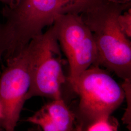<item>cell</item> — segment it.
Segmentation results:
<instances>
[{
    "instance_id": "obj_1",
    "label": "cell",
    "mask_w": 131,
    "mask_h": 131,
    "mask_svg": "<svg viewBox=\"0 0 131 131\" xmlns=\"http://www.w3.org/2000/svg\"><path fill=\"white\" fill-rule=\"evenodd\" d=\"M103 0L81 15L93 34L98 52V65L124 81L131 78V43L120 27L119 15L131 6Z\"/></svg>"
},
{
    "instance_id": "obj_2",
    "label": "cell",
    "mask_w": 131,
    "mask_h": 131,
    "mask_svg": "<svg viewBox=\"0 0 131 131\" xmlns=\"http://www.w3.org/2000/svg\"><path fill=\"white\" fill-rule=\"evenodd\" d=\"M69 84L79 97L76 131H84L97 118L111 115L125 98L123 87L99 66H91Z\"/></svg>"
},
{
    "instance_id": "obj_3",
    "label": "cell",
    "mask_w": 131,
    "mask_h": 131,
    "mask_svg": "<svg viewBox=\"0 0 131 131\" xmlns=\"http://www.w3.org/2000/svg\"><path fill=\"white\" fill-rule=\"evenodd\" d=\"M61 0H13L2 13L8 37L7 61L16 56L29 42L54 24L62 13Z\"/></svg>"
},
{
    "instance_id": "obj_4",
    "label": "cell",
    "mask_w": 131,
    "mask_h": 131,
    "mask_svg": "<svg viewBox=\"0 0 131 131\" xmlns=\"http://www.w3.org/2000/svg\"><path fill=\"white\" fill-rule=\"evenodd\" d=\"M31 52V83L26 101L35 96L62 98L64 73L60 45L52 26L28 44Z\"/></svg>"
},
{
    "instance_id": "obj_5",
    "label": "cell",
    "mask_w": 131,
    "mask_h": 131,
    "mask_svg": "<svg viewBox=\"0 0 131 131\" xmlns=\"http://www.w3.org/2000/svg\"><path fill=\"white\" fill-rule=\"evenodd\" d=\"M52 26L69 64L68 83L76 79L91 66H98L93 34L80 14H60Z\"/></svg>"
},
{
    "instance_id": "obj_6",
    "label": "cell",
    "mask_w": 131,
    "mask_h": 131,
    "mask_svg": "<svg viewBox=\"0 0 131 131\" xmlns=\"http://www.w3.org/2000/svg\"><path fill=\"white\" fill-rule=\"evenodd\" d=\"M7 61L0 78V103L6 131H14L31 83V52L28 44Z\"/></svg>"
},
{
    "instance_id": "obj_7",
    "label": "cell",
    "mask_w": 131,
    "mask_h": 131,
    "mask_svg": "<svg viewBox=\"0 0 131 131\" xmlns=\"http://www.w3.org/2000/svg\"><path fill=\"white\" fill-rule=\"evenodd\" d=\"M27 121L40 127L43 131L76 130V117L63 99L52 100L43 106Z\"/></svg>"
},
{
    "instance_id": "obj_8",
    "label": "cell",
    "mask_w": 131,
    "mask_h": 131,
    "mask_svg": "<svg viewBox=\"0 0 131 131\" xmlns=\"http://www.w3.org/2000/svg\"><path fill=\"white\" fill-rule=\"evenodd\" d=\"M103 0H61L62 13L81 14L89 8L101 3Z\"/></svg>"
},
{
    "instance_id": "obj_9",
    "label": "cell",
    "mask_w": 131,
    "mask_h": 131,
    "mask_svg": "<svg viewBox=\"0 0 131 131\" xmlns=\"http://www.w3.org/2000/svg\"><path fill=\"white\" fill-rule=\"evenodd\" d=\"M119 126L117 120L111 115L99 117L90 123L84 128V131H116Z\"/></svg>"
},
{
    "instance_id": "obj_10",
    "label": "cell",
    "mask_w": 131,
    "mask_h": 131,
    "mask_svg": "<svg viewBox=\"0 0 131 131\" xmlns=\"http://www.w3.org/2000/svg\"><path fill=\"white\" fill-rule=\"evenodd\" d=\"M117 21L123 32L129 38H131V6L119 15Z\"/></svg>"
},
{
    "instance_id": "obj_11",
    "label": "cell",
    "mask_w": 131,
    "mask_h": 131,
    "mask_svg": "<svg viewBox=\"0 0 131 131\" xmlns=\"http://www.w3.org/2000/svg\"><path fill=\"white\" fill-rule=\"evenodd\" d=\"M8 48L9 42L5 24L0 23V60L5 54Z\"/></svg>"
},
{
    "instance_id": "obj_12",
    "label": "cell",
    "mask_w": 131,
    "mask_h": 131,
    "mask_svg": "<svg viewBox=\"0 0 131 131\" xmlns=\"http://www.w3.org/2000/svg\"><path fill=\"white\" fill-rule=\"evenodd\" d=\"M109 2L120 4H126L131 3V0H108Z\"/></svg>"
},
{
    "instance_id": "obj_13",
    "label": "cell",
    "mask_w": 131,
    "mask_h": 131,
    "mask_svg": "<svg viewBox=\"0 0 131 131\" xmlns=\"http://www.w3.org/2000/svg\"><path fill=\"white\" fill-rule=\"evenodd\" d=\"M13 1V0H0V3L6 6H8L12 4Z\"/></svg>"
},
{
    "instance_id": "obj_14",
    "label": "cell",
    "mask_w": 131,
    "mask_h": 131,
    "mask_svg": "<svg viewBox=\"0 0 131 131\" xmlns=\"http://www.w3.org/2000/svg\"><path fill=\"white\" fill-rule=\"evenodd\" d=\"M3 118V111H2V108L1 104L0 103V118Z\"/></svg>"
}]
</instances>
